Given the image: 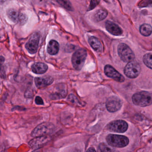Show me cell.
Masks as SVG:
<instances>
[{
	"label": "cell",
	"mask_w": 152,
	"mask_h": 152,
	"mask_svg": "<svg viewBox=\"0 0 152 152\" xmlns=\"http://www.w3.org/2000/svg\"><path fill=\"white\" fill-rule=\"evenodd\" d=\"M152 95L148 91H142L135 93L132 96V101L136 105L146 107L152 104Z\"/></svg>",
	"instance_id": "obj_1"
},
{
	"label": "cell",
	"mask_w": 152,
	"mask_h": 152,
	"mask_svg": "<svg viewBox=\"0 0 152 152\" xmlns=\"http://www.w3.org/2000/svg\"><path fill=\"white\" fill-rule=\"evenodd\" d=\"M87 56V51L84 49H80L75 52L72 57V62L75 70L79 71L82 68Z\"/></svg>",
	"instance_id": "obj_2"
},
{
	"label": "cell",
	"mask_w": 152,
	"mask_h": 152,
	"mask_svg": "<svg viewBox=\"0 0 152 152\" xmlns=\"http://www.w3.org/2000/svg\"><path fill=\"white\" fill-rule=\"evenodd\" d=\"M106 140L108 145L114 147H124L129 143V140L127 137L115 134H109L107 137Z\"/></svg>",
	"instance_id": "obj_3"
},
{
	"label": "cell",
	"mask_w": 152,
	"mask_h": 152,
	"mask_svg": "<svg viewBox=\"0 0 152 152\" xmlns=\"http://www.w3.org/2000/svg\"><path fill=\"white\" fill-rule=\"evenodd\" d=\"M118 53L121 60L126 63L133 61L135 58L133 51L129 46L124 43L119 44L118 47Z\"/></svg>",
	"instance_id": "obj_4"
},
{
	"label": "cell",
	"mask_w": 152,
	"mask_h": 152,
	"mask_svg": "<svg viewBox=\"0 0 152 152\" xmlns=\"http://www.w3.org/2000/svg\"><path fill=\"white\" fill-rule=\"evenodd\" d=\"M54 130V126L49 123H43L37 126L33 131L31 136L33 137L47 136L53 132Z\"/></svg>",
	"instance_id": "obj_5"
},
{
	"label": "cell",
	"mask_w": 152,
	"mask_h": 152,
	"mask_svg": "<svg viewBox=\"0 0 152 152\" xmlns=\"http://www.w3.org/2000/svg\"><path fill=\"white\" fill-rule=\"evenodd\" d=\"M141 71V67L139 63L136 61L129 62L124 69V73L126 76L131 79L138 76Z\"/></svg>",
	"instance_id": "obj_6"
},
{
	"label": "cell",
	"mask_w": 152,
	"mask_h": 152,
	"mask_svg": "<svg viewBox=\"0 0 152 152\" xmlns=\"http://www.w3.org/2000/svg\"><path fill=\"white\" fill-rule=\"evenodd\" d=\"M107 130L113 132L124 133L128 129V124L123 120H116L109 123L107 126Z\"/></svg>",
	"instance_id": "obj_7"
},
{
	"label": "cell",
	"mask_w": 152,
	"mask_h": 152,
	"mask_svg": "<svg viewBox=\"0 0 152 152\" xmlns=\"http://www.w3.org/2000/svg\"><path fill=\"white\" fill-rule=\"evenodd\" d=\"M7 15L11 21L20 24H24L27 20L26 15L20 13L14 9H10L8 10Z\"/></svg>",
	"instance_id": "obj_8"
},
{
	"label": "cell",
	"mask_w": 152,
	"mask_h": 152,
	"mask_svg": "<svg viewBox=\"0 0 152 152\" xmlns=\"http://www.w3.org/2000/svg\"><path fill=\"white\" fill-rule=\"evenodd\" d=\"M40 35L38 33L34 34L29 39L26 45L28 52L31 54H34L37 52L39 42Z\"/></svg>",
	"instance_id": "obj_9"
},
{
	"label": "cell",
	"mask_w": 152,
	"mask_h": 152,
	"mask_svg": "<svg viewBox=\"0 0 152 152\" xmlns=\"http://www.w3.org/2000/svg\"><path fill=\"white\" fill-rule=\"evenodd\" d=\"M122 104V103L121 99L115 96H112L108 98L106 102L107 109L111 113H114L120 110Z\"/></svg>",
	"instance_id": "obj_10"
},
{
	"label": "cell",
	"mask_w": 152,
	"mask_h": 152,
	"mask_svg": "<svg viewBox=\"0 0 152 152\" xmlns=\"http://www.w3.org/2000/svg\"><path fill=\"white\" fill-rule=\"evenodd\" d=\"M104 73L107 76L112 78L116 81L120 83L124 81V78L123 76L111 65H107L105 66Z\"/></svg>",
	"instance_id": "obj_11"
},
{
	"label": "cell",
	"mask_w": 152,
	"mask_h": 152,
	"mask_svg": "<svg viewBox=\"0 0 152 152\" xmlns=\"http://www.w3.org/2000/svg\"><path fill=\"white\" fill-rule=\"evenodd\" d=\"M67 88L64 85H58L56 87L55 91L50 96L52 99H60L64 98L67 95Z\"/></svg>",
	"instance_id": "obj_12"
},
{
	"label": "cell",
	"mask_w": 152,
	"mask_h": 152,
	"mask_svg": "<svg viewBox=\"0 0 152 152\" xmlns=\"http://www.w3.org/2000/svg\"><path fill=\"white\" fill-rule=\"evenodd\" d=\"M54 81L51 76H45L43 77H36L34 79L35 85L39 88H44L50 85Z\"/></svg>",
	"instance_id": "obj_13"
},
{
	"label": "cell",
	"mask_w": 152,
	"mask_h": 152,
	"mask_svg": "<svg viewBox=\"0 0 152 152\" xmlns=\"http://www.w3.org/2000/svg\"><path fill=\"white\" fill-rule=\"evenodd\" d=\"M48 140V137L47 136H40L35 137V138L31 140L29 144L33 149H38L42 146Z\"/></svg>",
	"instance_id": "obj_14"
},
{
	"label": "cell",
	"mask_w": 152,
	"mask_h": 152,
	"mask_svg": "<svg viewBox=\"0 0 152 152\" xmlns=\"http://www.w3.org/2000/svg\"><path fill=\"white\" fill-rule=\"evenodd\" d=\"M105 27L107 31L113 35L119 36L122 34L123 31L121 29L118 25L110 21H107Z\"/></svg>",
	"instance_id": "obj_15"
},
{
	"label": "cell",
	"mask_w": 152,
	"mask_h": 152,
	"mask_svg": "<svg viewBox=\"0 0 152 152\" xmlns=\"http://www.w3.org/2000/svg\"><path fill=\"white\" fill-rule=\"evenodd\" d=\"M32 70L34 73L42 74L47 72L48 66L46 64L41 62L34 63L31 67Z\"/></svg>",
	"instance_id": "obj_16"
},
{
	"label": "cell",
	"mask_w": 152,
	"mask_h": 152,
	"mask_svg": "<svg viewBox=\"0 0 152 152\" xmlns=\"http://www.w3.org/2000/svg\"><path fill=\"white\" fill-rule=\"evenodd\" d=\"M59 46L58 42L52 40L50 42L47 48L48 52L50 55H56L58 53Z\"/></svg>",
	"instance_id": "obj_17"
},
{
	"label": "cell",
	"mask_w": 152,
	"mask_h": 152,
	"mask_svg": "<svg viewBox=\"0 0 152 152\" xmlns=\"http://www.w3.org/2000/svg\"><path fill=\"white\" fill-rule=\"evenodd\" d=\"M89 43L91 48L97 52H101L102 50V46L98 39L95 37H91L89 39Z\"/></svg>",
	"instance_id": "obj_18"
},
{
	"label": "cell",
	"mask_w": 152,
	"mask_h": 152,
	"mask_svg": "<svg viewBox=\"0 0 152 152\" xmlns=\"http://www.w3.org/2000/svg\"><path fill=\"white\" fill-rule=\"evenodd\" d=\"M140 31L142 35L145 36H148L152 33V27L147 24H144L140 26Z\"/></svg>",
	"instance_id": "obj_19"
},
{
	"label": "cell",
	"mask_w": 152,
	"mask_h": 152,
	"mask_svg": "<svg viewBox=\"0 0 152 152\" xmlns=\"http://www.w3.org/2000/svg\"><path fill=\"white\" fill-rule=\"evenodd\" d=\"M56 1L59 5L67 10L69 11L73 10L72 6L69 0H56Z\"/></svg>",
	"instance_id": "obj_20"
},
{
	"label": "cell",
	"mask_w": 152,
	"mask_h": 152,
	"mask_svg": "<svg viewBox=\"0 0 152 152\" xmlns=\"http://www.w3.org/2000/svg\"><path fill=\"white\" fill-rule=\"evenodd\" d=\"M107 13L105 10H100L98 11L95 15V18L97 21H101L104 20L106 18Z\"/></svg>",
	"instance_id": "obj_21"
},
{
	"label": "cell",
	"mask_w": 152,
	"mask_h": 152,
	"mask_svg": "<svg viewBox=\"0 0 152 152\" xmlns=\"http://www.w3.org/2000/svg\"><path fill=\"white\" fill-rule=\"evenodd\" d=\"M152 54L148 53L146 54L143 57V62L150 69H152Z\"/></svg>",
	"instance_id": "obj_22"
},
{
	"label": "cell",
	"mask_w": 152,
	"mask_h": 152,
	"mask_svg": "<svg viewBox=\"0 0 152 152\" xmlns=\"http://www.w3.org/2000/svg\"><path fill=\"white\" fill-rule=\"evenodd\" d=\"M5 58L2 56H0V77L2 79L6 78V73L4 67V63Z\"/></svg>",
	"instance_id": "obj_23"
},
{
	"label": "cell",
	"mask_w": 152,
	"mask_h": 152,
	"mask_svg": "<svg viewBox=\"0 0 152 152\" xmlns=\"http://www.w3.org/2000/svg\"><path fill=\"white\" fill-rule=\"evenodd\" d=\"M99 148L100 151L103 152H111L113 151V150L111 149L110 148L108 147L104 143H101L99 145Z\"/></svg>",
	"instance_id": "obj_24"
},
{
	"label": "cell",
	"mask_w": 152,
	"mask_h": 152,
	"mask_svg": "<svg viewBox=\"0 0 152 152\" xmlns=\"http://www.w3.org/2000/svg\"><path fill=\"white\" fill-rule=\"evenodd\" d=\"M100 0H91L89 7V11L95 8L98 5L99 3L100 2Z\"/></svg>",
	"instance_id": "obj_25"
},
{
	"label": "cell",
	"mask_w": 152,
	"mask_h": 152,
	"mask_svg": "<svg viewBox=\"0 0 152 152\" xmlns=\"http://www.w3.org/2000/svg\"><path fill=\"white\" fill-rule=\"evenodd\" d=\"M35 102L37 105H43L44 104L43 100L42 98L39 96L36 97L35 99Z\"/></svg>",
	"instance_id": "obj_26"
},
{
	"label": "cell",
	"mask_w": 152,
	"mask_h": 152,
	"mask_svg": "<svg viewBox=\"0 0 152 152\" xmlns=\"http://www.w3.org/2000/svg\"><path fill=\"white\" fill-rule=\"evenodd\" d=\"M87 151H88V152H96V150H95L94 148H89V149L87 150Z\"/></svg>",
	"instance_id": "obj_27"
},
{
	"label": "cell",
	"mask_w": 152,
	"mask_h": 152,
	"mask_svg": "<svg viewBox=\"0 0 152 152\" xmlns=\"http://www.w3.org/2000/svg\"><path fill=\"white\" fill-rule=\"evenodd\" d=\"M1 135V130H0V136Z\"/></svg>",
	"instance_id": "obj_28"
}]
</instances>
